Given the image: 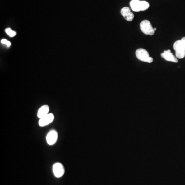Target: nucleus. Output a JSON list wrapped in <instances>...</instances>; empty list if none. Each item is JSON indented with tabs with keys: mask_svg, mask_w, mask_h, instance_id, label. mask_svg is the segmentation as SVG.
I'll return each instance as SVG.
<instances>
[{
	"mask_svg": "<svg viewBox=\"0 0 185 185\" xmlns=\"http://www.w3.org/2000/svg\"><path fill=\"white\" fill-rule=\"evenodd\" d=\"M53 174L57 178H61L65 172L64 167L61 163H56L53 164Z\"/></svg>",
	"mask_w": 185,
	"mask_h": 185,
	"instance_id": "4",
	"label": "nucleus"
},
{
	"mask_svg": "<svg viewBox=\"0 0 185 185\" xmlns=\"http://www.w3.org/2000/svg\"><path fill=\"white\" fill-rule=\"evenodd\" d=\"M49 110V107L48 105H43L39 109L37 113V116L39 118H41L42 117H44V116L48 114Z\"/></svg>",
	"mask_w": 185,
	"mask_h": 185,
	"instance_id": "10",
	"label": "nucleus"
},
{
	"mask_svg": "<svg viewBox=\"0 0 185 185\" xmlns=\"http://www.w3.org/2000/svg\"><path fill=\"white\" fill-rule=\"evenodd\" d=\"M140 28L142 33L146 35L152 36L155 33L154 28H153L151 23L147 20H145L141 23Z\"/></svg>",
	"mask_w": 185,
	"mask_h": 185,
	"instance_id": "3",
	"label": "nucleus"
},
{
	"mask_svg": "<svg viewBox=\"0 0 185 185\" xmlns=\"http://www.w3.org/2000/svg\"><path fill=\"white\" fill-rule=\"evenodd\" d=\"M175 51L176 57L178 59H183L185 57V37L181 40H178L173 45Z\"/></svg>",
	"mask_w": 185,
	"mask_h": 185,
	"instance_id": "1",
	"label": "nucleus"
},
{
	"mask_svg": "<svg viewBox=\"0 0 185 185\" xmlns=\"http://www.w3.org/2000/svg\"><path fill=\"white\" fill-rule=\"evenodd\" d=\"M162 58L168 61L178 63V60L176 57L174 56L171 52L170 50H164L163 53H161Z\"/></svg>",
	"mask_w": 185,
	"mask_h": 185,
	"instance_id": "8",
	"label": "nucleus"
},
{
	"mask_svg": "<svg viewBox=\"0 0 185 185\" xmlns=\"http://www.w3.org/2000/svg\"><path fill=\"white\" fill-rule=\"evenodd\" d=\"M5 32L8 36L11 37H13L16 35V32L13 31L12 30H11V28H6L5 30Z\"/></svg>",
	"mask_w": 185,
	"mask_h": 185,
	"instance_id": "12",
	"label": "nucleus"
},
{
	"mask_svg": "<svg viewBox=\"0 0 185 185\" xmlns=\"http://www.w3.org/2000/svg\"><path fill=\"white\" fill-rule=\"evenodd\" d=\"M130 7L132 11L136 12L141 11V1L139 0H132L130 3Z\"/></svg>",
	"mask_w": 185,
	"mask_h": 185,
	"instance_id": "9",
	"label": "nucleus"
},
{
	"mask_svg": "<svg viewBox=\"0 0 185 185\" xmlns=\"http://www.w3.org/2000/svg\"><path fill=\"white\" fill-rule=\"evenodd\" d=\"M2 44H3L6 45V46L8 48H9L11 46V43L9 41L6 40V39H2L1 41Z\"/></svg>",
	"mask_w": 185,
	"mask_h": 185,
	"instance_id": "13",
	"label": "nucleus"
},
{
	"mask_svg": "<svg viewBox=\"0 0 185 185\" xmlns=\"http://www.w3.org/2000/svg\"><path fill=\"white\" fill-rule=\"evenodd\" d=\"M150 5L148 2L146 1H141V11H145L149 7Z\"/></svg>",
	"mask_w": 185,
	"mask_h": 185,
	"instance_id": "11",
	"label": "nucleus"
},
{
	"mask_svg": "<svg viewBox=\"0 0 185 185\" xmlns=\"http://www.w3.org/2000/svg\"><path fill=\"white\" fill-rule=\"evenodd\" d=\"M121 14L126 20L129 22L132 21L134 18L133 13L131 12L130 8L127 7H124L122 8L121 10Z\"/></svg>",
	"mask_w": 185,
	"mask_h": 185,
	"instance_id": "6",
	"label": "nucleus"
},
{
	"mask_svg": "<svg viewBox=\"0 0 185 185\" xmlns=\"http://www.w3.org/2000/svg\"><path fill=\"white\" fill-rule=\"evenodd\" d=\"M58 138V134L55 130L50 131L46 136V141L49 145H53L56 142Z\"/></svg>",
	"mask_w": 185,
	"mask_h": 185,
	"instance_id": "7",
	"label": "nucleus"
},
{
	"mask_svg": "<svg viewBox=\"0 0 185 185\" xmlns=\"http://www.w3.org/2000/svg\"><path fill=\"white\" fill-rule=\"evenodd\" d=\"M154 31H156V28H154Z\"/></svg>",
	"mask_w": 185,
	"mask_h": 185,
	"instance_id": "14",
	"label": "nucleus"
},
{
	"mask_svg": "<svg viewBox=\"0 0 185 185\" xmlns=\"http://www.w3.org/2000/svg\"><path fill=\"white\" fill-rule=\"evenodd\" d=\"M136 57L138 59L143 62L152 63L153 61V58L150 57L148 51L144 49H139L136 51Z\"/></svg>",
	"mask_w": 185,
	"mask_h": 185,
	"instance_id": "2",
	"label": "nucleus"
},
{
	"mask_svg": "<svg viewBox=\"0 0 185 185\" xmlns=\"http://www.w3.org/2000/svg\"><path fill=\"white\" fill-rule=\"evenodd\" d=\"M54 119V116L53 114H48L44 117L40 118L39 124L41 127L47 126L48 124L51 123Z\"/></svg>",
	"mask_w": 185,
	"mask_h": 185,
	"instance_id": "5",
	"label": "nucleus"
}]
</instances>
